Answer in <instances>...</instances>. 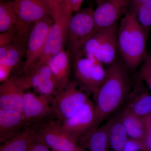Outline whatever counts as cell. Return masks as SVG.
<instances>
[{
    "label": "cell",
    "mask_w": 151,
    "mask_h": 151,
    "mask_svg": "<svg viewBox=\"0 0 151 151\" xmlns=\"http://www.w3.org/2000/svg\"><path fill=\"white\" fill-rule=\"evenodd\" d=\"M78 143L84 150L87 149L89 151H108V121L79 138Z\"/></svg>",
    "instance_id": "obj_19"
},
{
    "label": "cell",
    "mask_w": 151,
    "mask_h": 151,
    "mask_svg": "<svg viewBox=\"0 0 151 151\" xmlns=\"http://www.w3.org/2000/svg\"><path fill=\"white\" fill-rule=\"evenodd\" d=\"M132 0H105L94 10L97 29L109 27L119 22L129 9Z\"/></svg>",
    "instance_id": "obj_14"
},
{
    "label": "cell",
    "mask_w": 151,
    "mask_h": 151,
    "mask_svg": "<svg viewBox=\"0 0 151 151\" xmlns=\"http://www.w3.org/2000/svg\"><path fill=\"white\" fill-rule=\"evenodd\" d=\"M26 43L14 40L0 47V64L13 70L17 67L25 53Z\"/></svg>",
    "instance_id": "obj_22"
},
{
    "label": "cell",
    "mask_w": 151,
    "mask_h": 151,
    "mask_svg": "<svg viewBox=\"0 0 151 151\" xmlns=\"http://www.w3.org/2000/svg\"><path fill=\"white\" fill-rule=\"evenodd\" d=\"M122 151H144L142 143L129 138Z\"/></svg>",
    "instance_id": "obj_27"
},
{
    "label": "cell",
    "mask_w": 151,
    "mask_h": 151,
    "mask_svg": "<svg viewBox=\"0 0 151 151\" xmlns=\"http://www.w3.org/2000/svg\"><path fill=\"white\" fill-rule=\"evenodd\" d=\"M85 151V150H84V151Z\"/></svg>",
    "instance_id": "obj_36"
},
{
    "label": "cell",
    "mask_w": 151,
    "mask_h": 151,
    "mask_svg": "<svg viewBox=\"0 0 151 151\" xmlns=\"http://www.w3.org/2000/svg\"><path fill=\"white\" fill-rule=\"evenodd\" d=\"M97 29L92 8L79 10L72 15L68 29L67 41L73 58Z\"/></svg>",
    "instance_id": "obj_7"
},
{
    "label": "cell",
    "mask_w": 151,
    "mask_h": 151,
    "mask_svg": "<svg viewBox=\"0 0 151 151\" xmlns=\"http://www.w3.org/2000/svg\"><path fill=\"white\" fill-rule=\"evenodd\" d=\"M144 28L151 29V3L140 4L132 8L131 10Z\"/></svg>",
    "instance_id": "obj_25"
},
{
    "label": "cell",
    "mask_w": 151,
    "mask_h": 151,
    "mask_svg": "<svg viewBox=\"0 0 151 151\" xmlns=\"http://www.w3.org/2000/svg\"><path fill=\"white\" fill-rule=\"evenodd\" d=\"M73 72L77 82L93 94L105 81L107 69L94 58L80 55L74 58Z\"/></svg>",
    "instance_id": "obj_8"
},
{
    "label": "cell",
    "mask_w": 151,
    "mask_h": 151,
    "mask_svg": "<svg viewBox=\"0 0 151 151\" xmlns=\"http://www.w3.org/2000/svg\"><path fill=\"white\" fill-rule=\"evenodd\" d=\"M124 104V109L139 117L145 118L151 114V94L140 78L130 90Z\"/></svg>",
    "instance_id": "obj_15"
},
{
    "label": "cell",
    "mask_w": 151,
    "mask_h": 151,
    "mask_svg": "<svg viewBox=\"0 0 151 151\" xmlns=\"http://www.w3.org/2000/svg\"><path fill=\"white\" fill-rule=\"evenodd\" d=\"M15 32H9L0 34V47L14 40Z\"/></svg>",
    "instance_id": "obj_29"
},
{
    "label": "cell",
    "mask_w": 151,
    "mask_h": 151,
    "mask_svg": "<svg viewBox=\"0 0 151 151\" xmlns=\"http://www.w3.org/2000/svg\"><path fill=\"white\" fill-rule=\"evenodd\" d=\"M52 24L46 45L38 61L47 63L50 58L63 49L73 12L69 0H48Z\"/></svg>",
    "instance_id": "obj_3"
},
{
    "label": "cell",
    "mask_w": 151,
    "mask_h": 151,
    "mask_svg": "<svg viewBox=\"0 0 151 151\" xmlns=\"http://www.w3.org/2000/svg\"><path fill=\"white\" fill-rule=\"evenodd\" d=\"M51 98L30 92H25L23 102L22 115L27 123L40 120L53 111Z\"/></svg>",
    "instance_id": "obj_16"
},
{
    "label": "cell",
    "mask_w": 151,
    "mask_h": 151,
    "mask_svg": "<svg viewBox=\"0 0 151 151\" xmlns=\"http://www.w3.org/2000/svg\"><path fill=\"white\" fill-rule=\"evenodd\" d=\"M105 1V0H96V2H97V5L100 4H101V3H103V2Z\"/></svg>",
    "instance_id": "obj_35"
},
{
    "label": "cell",
    "mask_w": 151,
    "mask_h": 151,
    "mask_svg": "<svg viewBox=\"0 0 151 151\" xmlns=\"http://www.w3.org/2000/svg\"><path fill=\"white\" fill-rule=\"evenodd\" d=\"M47 63L56 81L58 90L63 89L70 81L69 53L63 49L50 58Z\"/></svg>",
    "instance_id": "obj_17"
},
{
    "label": "cell",
    "mask_w": 151,
    "mask_h": 151,
    "mask_svg": "<svg viewBox=\"0 0 151 151\" xmlns=\"http://www.w3.org/2000/svg\"><path fill=\"white\" fill-rule=\"evenodd\" d=\"M145 118L147 124V130L151 132V114Z\"/></svg>",
    "instance_id": "obj_34"
},
{
    "label": "cell",
    "mask_w": 151,
    "mask_h": 151,
    "mask_svg": "<svg viewBox=\"0 0 151 151\" xmlns=\"http://www.w3.org/2000/svg\"><path fill=\"white\" fill-rule=\"evenodd\" d=\"M106 78L93 94L96 117L94 129L124 104L131 90L128 69L116 60L108 65Z\"/></svg>",
    "instance_id": "obj_1"
},
{
    "label": "cell",
    "mask_w": 151,
    "mask_h": 151,
    "mask_svg": "<svg viewBox=\"0 0 151 151\" xmlns=\"http://www.w3.org/2000/svg\"><path fill=\"white\" fill-rule=\"evenodd\" d=\"M28 151H51L47 146L38 137L36 134L31 143Z\"/></svg>",
    "instance_id": "obj_26"
},
{
    "label": "cell",
    "mask_w": 151,
    "mask_h": 151,
    "mask_svg": "<svg viewBox=\"0 0 151 151\" xmlns=\"http://www.w3.org/2000/svg\"><path fill=\"white\" fill-rule=\"evenodd\" d=\"M151 3V0H132L130 6H132V8L134 7L144 3Z\"/></svg>",
    "instance_id": "obj_32"
},
{
    "label": "cell",
    "mask_w": 151,
    "mask_h": 151,
    "mask_svg": "<svg viewBox=\"0 0 151 151\" xmlns=\"http://www.w3.org/2000/svg\"><path fill=\"white\" fill-rule=\"evenodd\" d=\"M119 24L118 22L109 27L96 30L77 56L81 55L94 58L104 65L113 63L117 60Z\"/></svg>",
    "instance_id": "obj_4"
},
{
    "label": "cell",
    "mask_w": 151,
    "mask_h": 151,
    "mask_svg": "<svg viewBox=\"0 0 151 151\" xmlns=\"http://www.w3.org/2000/svg\"><path fill=\"white\" fill-rule=\"evenodd\" d=\"M92 92L78 82L70 81L51 97L52 109L61 122L73 116L90 99Z\"/></svg>",
    "instance_id": "obj_6"
},
{
    "label": "cell",
    "mask_w": 151,
    "mask_h": 151,
    "mask_svg": "<svg viewBox=\"0 0 151 151\" xmlns=\"http://www.w3.org/2000/svg\"><path fill=\"white\" fill-rule=\"evenodd\" d=\"M142 66L151 69V54L148 55L145 60V63Z\"/></svg>",
    "instance_id": "obj_33"
},
{
    "label": "cell",
    "mask_w": 151,
    "mask_h": 151,
    "mask_svg": "<svg viewBox=\"0 0 151 151\" xmlns=\"http://www.w3.org/2000/svg\"><path fill=\"white\" fill-rule=\"evenodd\" d=\"M34 128L0 136V151H28L35 136Z\"/></svg>",
    "instance_id": "obj_18"
},
{
    "label": "cell",
    "mask_w": 151,
    "mask_h": 151,
    "mask_svg": "<svg viewBox=\"0 0 151 151\" xmlns=\"http://www.w3.org/2000/svg\"><path fill=\"white\" fill-rule=\"evenodd\" d=\"M36 134L51 151H83L77 141L63 129L60 124L49 122Z\"/></svg>",
    "instance_id": "obj_10"
},
{
    "label": "cell",
    "mask_w": 151,
    "mask_h": 151,
    "mask_svg": "<svg viewBox=\"0 0 151 151\" xmlns=\"http://www.w3.org/2000/svg\"><path fill=\"white\" fill-rule=\"evenodd\" d=\"M121 118L128 137L142 142L147 132L145 118L136 116L123 108L121 110Z\"/></svg>",
    "instance_id": "obj_21"
},
{
    "label": "cell",
    "mask_w": 151,
    "mask_h": 151,
    "mask_svg": "<svg viewBox=\"0 0 151 151\" xmlns=\"http://www.w3.org/2000/svg\"><path fill=\"white\" fill-rule=\"evenodd\" d=\"M16 13L15 39L26 43L31 30L36 23L50 17L48 0H13Z\"/></svg>",
    "instance_id": "obj_5"
},
{
    "label": "cell",
    "mask_w": 151,
    "mask_h": 151,
    "mask_svg": "<svg viewBox=\"0 0 151 151\" xmlns=\"http://www.w3.org/2000/svg\"><path fill=\"white\" fill-rule=\"evenodd\" d=\"M17 22L13 1L0 0V34L15 32Z\"/></svg>",
    "instance_id": "obj_24"
},
{
    "label": "cell",
    "mask_w": 151,
    "mask_h": 151,
    "mask_svg": "<svg viewBox=\"0 0 151 151\" xmlns=\"http://www.w3.org/2000/svg\"><path fill=\"white\" fill-rule=\"evenodd\" d=\"M70 7L73 12H76L80 10L84 0H69Z\"/></svg>",
    "instance_id": "obj_31"
},
{
    "label": "cell",
    "mask_w": 151,
    "mask_h": 151,
    "mask_svg": "<svg viewBox=\"0 0 151 151\" xmlns=\"http://www.w3.org/2000/svg\"><path fill=\"white\" fill-rule=\"evenodd\" d=\"M108 151H122L128 141L127 132L121 120V110L108 121Z\"/></svg>",
    "instance_id": "obj_20"
},
{
    "label": "cell",
    "mask_w": 151,
    "mask_h": 151,
    "mask_svg": "<svg viewBox=\"0 0 151 151\" xmlns=\"http://www.w3.org/2000/svg\"><path fill=\"white\" fill-rule=\"evenodd\" d=\"M139 78L142 80L148 89L151 92V69L142 66Z\"/></svg>",
    "instance_id": "obj_28"
},
{
    "label": "cell",
    "mask_w": 151,
    "mask_h": 151,
    "mask_svg": "<svg viewBox=\"0 0 151 151\" xmlns=\"http://www.w3.org/2000/svg\"><path fill=\"white\" fill-rule=\"evenodd\" d=\"M26 124L21 113L0 108V136L22 131Z\"/></svg>",
    "instance_id": "obj_23"
},
{
    "label": "cell",
    "mask_w": 151,
    "mask_h": 151,
    "mask_svg": "<svg viewBox=\"0 0 151 151\" xmlns=\"http://www.w3.org/2000/svg\"><path fill=\"white\" fill-rule=\"evenodd\" d=\"M52 22L51 17H46L37 22L30 31L26 45L25 72L40 57L46 45Z\"/></svg>",
    "instance_id": "obj_9"
},
{
    "label": "cell",
    "mask_w": 151,
    "mask_h": 151,
    "mask_svg": "<svg viewBox=\"0 0 151 151\" xmlns=\"http://www.w3.org/2000/svg\"><path fill=\"white\" fill-rule=\"evenodd\" d=\"M28 88L24 77H10L0 85V108L22 115L24 95Z\"/></svg>",
    "instance_id": "obj_12"
},
{
    "label": "cell",
    "mask_w": 151,
    "mask_h": 151,
    "mask_svg": "<svg viewBox=\"0 0 151 151\" xmlns=\"http://www.w3.org/2000/svg\"><path fill=\"white\" fill-rule=\"evenodd\" d=\"M25 73L24 78L27 86L34 88L40 95L51 98L58 91L47 63L37 61Z\"/></svg>",
    "instance_id": "obj_13"
},
{
    "label": "cell",
    "mask_w": 151,
    "mask_h": 151,
    "mask_svg": "<svg viewBox=\"0 0 151 151\" xmlns=\"http://www.w3.org/2000/svg\"><path fill=\"white\" fill-rule=\"evenodd\" d=\"M148 31L128 10L119 23L117 46L122 62L128 70H134L145 60Z\"/></svg>",
    "instance_id": "obj_2"
},
{
    "label": "cell",
    "mask_w": 151,
    "mask_h": 151,
    "mask_svg": "<svg viewBox=\"0 0 151 151\" xmlns=\"http://www.w3.org/2000/svg\"><path fill=\"white\" fill-rule=\"evenodd\" d=\"M12 70L9 68L0 64V82H4L8 79Z\"/></svg>",
    "instance_id": "obj_30"
},
{
    "label": "cell",
    "mask_w": 151,
    "mask_h": 151,
    "mask_svg": "<svg viewBox=\"0 0 151 151\" xmlns=\"http://www.w3.org/2000/svg\"><path fill=\"white\" fill-rule=\"evenodd\" d=\"M96 117L94 102L90 99L77 113L60 125L78 142L79 138L94 129Z\"/></svg>",
    "instance_id": "obj_11"
}]
</instances>
